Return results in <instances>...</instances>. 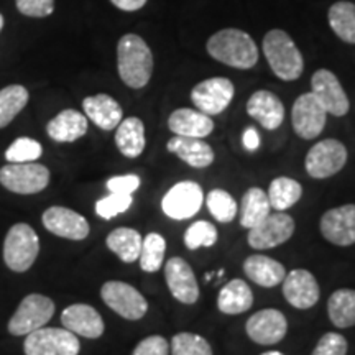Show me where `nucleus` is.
<instances>
[{
  "mask_svg": "<svg viewBox=\"0 0 355 355\" xmlns=\"http://www.w3.org/2000/svg\"><path fill=\"white\" fill-rule=\"evenodd\" d=\"M43 146L37 140L28 139V137H20L8 146L6 152L7 162L12 163H28L35 162L42 157Z\"/></svg>",
  "mask_w": 355,
  "mask_h": 355,
  "instance_id": "39",
  "label": "nucleus"
},
{
  "mask_svg": "<svg viewBox=\"0 0 355 355\" xmlns=\"http://www.w3.org/2000/svg\"><path fill=\"white\" fill-rule=\"evenodd\" d=\"M166 150L175 153L178 158L183 159L193 168H207L214 163L216 153L209 144L202 139H194V137H181L175 135L166 144Z\"/></svg>",
  "mask_w": 355,
  "mask_h": 355,
  "instance_id": "22",
  "label": "nucleus"
},
{
  "mask_svg": "<svg viewBox=\"0 0 355 355\" xmlns=\"http://www.w3.org/2000/svg\"><path fill=\"white\" fill-rule=\"evenodd\" d=\"M115 130V145L123 157L139 158L144 153L146 145L145 125L139 117L122 119Z\"/></svg>",
  "mask_w": 355,
  "mask_h": 355,
  "instance_id": "28",
  "label": "nucleus"
},
{
  "mask_svg": "<svg viewBox=\"0 0 355 355\" xmlns=\"http://www.w3.org/2000/svg\"><path fill=\"white\" fill-rule=\"evenodd\" d=\"M216 242L217 229L207 220L194 222L184 232V245L189 250H198L201 247H212Z\"/></svg>",
  "mask_w": 355,
  "mask_h": 355,
  "instance_id": "38",
  "label": "nucleus"
},
{
  "mask_svg": "<svg viewBox=\"0 0 355 355\" xmlns=\"http://www.w3.org/2000/svg\"><path fill=\"white\" fill-rule=\"evenodd\" d=\"M166 241L163 235L157 232L148 234L141 242L140 250V266L146 273H155L162 268L163 260H165Z\"/></svg>",
  "mask_w": 355,
  "mask_h": 355,
  "instance_id": "35",
  "label": "nucleus"
},
{
  "mask_svg": "<svg viewBox=\"0 0 355 355\" xmlns=\"http://www.w3.org/2000/svg\"><path fill=\"white\" fill-rule=\"evenodd\" d=\"M46 132L58 144H71L86 135L87 117L74 109H66L48 122Z\"/></svg>",
  "mask_w": 355,
  "mask_h": 355,
  "instance_id": "25",
  "label": "nucleus"
},
{
  "mask_svg": "<svg viewBox=\"0 0 355 355\" xmlns=\"http://www.w3.org/2000/svg\"><path fill=\"white\" fill-rule=\"evenodd\" d=\"M204 202L202 188L194 181H181L168 191L162 201L163 212L175 220L191 219Z\"/></svg>",
  "mask_w": 355,
  "mask_h": 355,
  "instance_id": "13",
  "label": "nucleus"
},
{
  "mask_svg": "<svg viewBox=\"0 0 355 355\" xmlns=\"http://www.w3.org/2000/svg\"><path fill=\"white\" fill-rule=\"evenodd\" d=\"M102 301L128 321H139L148 311V303L139 290L123 282H107L101 288Z\"/></svg>",
  "mask_w": 355,
  "mask_h": 355,
  "instance_id": "9",
  "label": "nucleus"
},
{
  "mask_svg": "<svg viewBox=\"0 0 355 355\" xmlns=\"http://www.w3.org/2000/svg\"><path fill=\"white\" fill-rule=\"evenodd\" d=\"M170 354V344L165 337L150 336L140 340L139 345L133 349L132 355H168Z\"/></svg>",
  "mask_w": 355,
  "mask_h": 355,
  "instance_id": "43",
  "label": "nucleus"
},
{
  "mask_svg": "<svg viewBox=\"0 0 355 355\" xmlns=\"http://www.w3.org/2000/svg\"><path fill=\"white\" fill-rule=\"evenodd\" d=\"M263 55L273 74L282 81H296L304 71L301 51L285 30H270L263 37Z\"/></svg>",
  "mask_w": 355,
  "mask_h": 355,
  "instance_id": "3",
  "label": "nucleus"
},
{
  "mask_svg": "<svg viewBox=\"0 0 355 355\" xmlns=\"http://www.w3.org/2000/svg\"><path fill=\"white\" fill-rule=\"evenodd\" d=\"M252 306H254V293L243 279L234 278L220 288L217 296V308L220 313L235 316L245 313Z\"/></svg>",
  "mask_w": 355,
  "mask_h": 355,
  "instance_id": "27",
  "label": "nucleus"
},
{
  "mask_svg": "<svg viewBox=\"0 0 355 355\" xmlns=\"http://www.w3.org/2000/svg\"><path fill=\"white\" fill-rule=\"evenodd\" d=\"M347 148L343 141L326 139L311 146L306 155V173L314 180H326L339 173L347 163Z\"/></svg>",
  "mask_w": 355,
  "mask_h": 355,
  "instance_id": "5",
  "label": "nucleus"
},
{
  "mask_svg": "<svg viewBox=\"0 0 355 355\" xmlns=\"http://www.w3.org/2000/svg\"><path fill=\"white\" fill-rule=\"evenodd\" d=\"M268 201L275 211L285 212L295 206L303 196V186L298 181L288 176H279L270 183Z\"/></svg>",
  "mask_w": 355,
  "mask_h": 355,
  "instance_id": "31",
  "label": "nucleus"
},
{
  "mask_svg": "<svg viewBox=\"0 0 355 355\" xmlns=\"http://www.w3.org/2000/svg\"><path fill=\"white\" fill-rule=\"evenodd\" d=\"M40 254V241L28 224H15L3 242V260L13 272H26Z\"/></svg>",
  "mask_w": 355,
  "mask_h": 355,
  "instance_id": "4",
  "label": "nucleus"
},
{
  "mask_svg": "<svg viewBox=\"0 0 355 355\" xmlns=\"http://www.w3.org/2000/svg\"><path fill=\"white\" fill-rule=\"evenodd\" d=\"M260 355H285V354L278 352V350H270V352H265V354H260Z\"/></svg>",
  "mask_w": 355,
  "mask_h": 355,
  "instance_id": "47",
  "label": "nucleus"
},
{
  "mask_svg": "<svg viewBox=\"0 0 355 355\" xmlns=\"http://www.w3.org/2000/svg\"><path fill=\"white\" fill-rule=\"evenodd\" d=\"M141 242H144V239H141L139 230L130 227L115 229L105 239L109 250H112L123 263H133L135 260H139Z\"/></svg>",
  "mask_w": 355,
  "mask_h": 355,
  "instance_id": "29",
  "label": "nucleus"
},
{
  "mask_svg": "<svg viewBox=\"0 0 355 355\" xmlns=\"http://www.w3.org/2000/svg\"><path fill=\"white\" fill-rule=\"evenodd\" d=\"M15 3L21 15L33 19H43L55 10V0H15Z\"/></svg>",
  "mask_w": 355,
  "mask_h": 355,
  "instance_id": "42",
  "label": "nucleus"
},
{
  "mask_svg": "<svg viewBox=\"0 0 355 355\" xmlns=\"http://www.w3.org/2000/svg\"><path fill=\"white\" fill-rule=\"evenodd\" d=\"M173 355H212L209 343L193 332H180L171 339Z\"/></svg>",
  "mask_w": 355,
  "mask_h": 355,
  "instance_id": "37",
  "label": "nucleus"
},
{
  "mask_svg": "<svg viewBox=\"0 0 355 355\" xmlns=\"http://www.w3.org/2000/svg\"><path fill=\"white\" fill-rule=\"evenodd\" d=\"M329 25L343 42L355 44V3L337 2L327 13Z\"/></svg>",
  "mask_w": 355,
  "mask_h": 355,
  "instance_id": "33",
  "label": "nucleus"
},
{
  "mask_svg": "<svg viewBox=\"0 0 355 355\" xmlns=\"http://www.w3.org/2000/svg\"><path fill=\"white\" fill-rule=\"evenodd\" d=\"M282 283L283 296L296 309H311L316 306L321 296L316 277L304 268H296L286 273Z\"/></svg>",
  "mask_w": 355,
  "mask_h": 355,
  "instance_id": "18",
  "label": "nucleus"
},
{
  "mask_svg": "<svg viewBox=\"0 0 355 355\" xmlns=\"http://www.w3.org/2000/svg\"><path fill=\"white\" fill-rule=\"evenodd\" d=\"M235 87L227 78H209L201 81L191 91V101L202 114L219 115L229 107L234 99Z\"/></svg>",
  "mask_w": 355,
  "mask_h": 355,
  "instance_id": "12",
  "label": "nucleus"
},
{
  "mask_svg": "<svg viewBox=\"0 0 355 355\" xmlns=\"http://www.w3.org/2000/svg\"><path fill=\"white\" fill-rule=\"evenodd\" d=\"M168 290L176 301L183 304H194L199 300V285L191 265L181 257H173L165 265Z\"/></svg>",
  "mask_w": 355,
  "mask_h": 355,
  "instance_id": "17",
  "label": "nucleus"
},
{
  "mask_svg": "<svg viewBox=\"0 0 355 355\" xmlns=\"http://www.w3.org/2000/svg\"><path fill=\"white\" fill-rule=\"evenodd\" d=\"M247 336L260 345L282 343L288 332V321L282 311L268 308L257 311L245 324Z\"/></svg>",
  "mask_w": 355,
  "mask_h": 355,
  "instance_id": "15",
  "label": "nucleus"
},
{
  "mask_svg": "<svg viewBox=\"0 0 355 355\" xmlns=\"http://www.w3.org/2000/svg\"><path fill=\"white\" fill-rule=\"evenodd\" d=\"M211 58L235 69H250L259 63V48L250 35L239 28H224L207 40Z\"/></svg>",
  "mask_w": 355,
  "mask_h": 355,
  "instance_id": "1",
  "label": "nucleus"
},
{
  "mask_svg": "<svg viewBox=\"0 0 355 355\" xmlns=\"http://www.w3.org/2000/svg\"><path fill=\"white\" fill-rule=\"evenodd\" d=\"M24 350L25 355H78L81 344L68 329L43 326L26 336Z\"/></svg>",
  "mask_w": 355,
  "mask_h": 355,
  "instance_id": "6",
  "label": "nucleus"
},
{
  "mask_svg": "<svg viewBox=\"0 0 355 355\" xmlns=\"http://www.w3.org/2000/svg\"><path fill=\"white\" fill-rule=\"evenodd\" d=\"M270 201L261 188L245 191L241 201V225L245 229L255 227L270 214Z\"/></svg>",
  "mask_w": 355,
  "mask_h": 355,
  "instance_id": "32",
  "label": "nucleus"
},
{
  "mask_svg": "<svg viewBox=\"0 0 355 355\" xmlns=\"http://www.w3.org/2000/svg\"><path fill=\"white\" fill-rule=\"evenodd\" d=\"M206 204L211 216L214 217L217 222H222V224L232 222L239 212L237 201L232 198V194H229L227 191L224 189H212L211 193L207 194Z\"/></svg>",
  "mask_w": 355,
  "mask_h": 355,
  "instance_id": "36",
  "label": "nucleus"
},
{
  "mask_svg": "<svg viewBox=\"0 0 355 355\" xmlns=\"http://www.w3.org/2000/svg\"><path fill=\"white\" fill-rule=\"evenodd\" d=\"M50 183V170L38 163H10L0 170V184L17 194H37Z\"/></svg>",
  "mask_w": 355,
  "mask_h": 355,
  "instance_id": "8",
  "label": "nucleus"
},
{
  "mask_svg": "<svg viewBox=\"0 0 355 355\" xmlns=\"http://www.w3.org/2000/svg\"><path fill=\"white\" fill-rule=\"evenodd\" d=\"M133 199L132 194H121V193H110L109 196L102 198L96 204V212L102 219H114L115 216L125 212L132 206Z\"/></svg>",
  "mask_w": 355,
  "mask_h": 355,
  "instance_id": "40",
  "label": "nucleus"
},
{
  "mask_svg": "<svg viewBox=\"0 0 355 355\" xmlns=\"http://www.w3.org/2000/svg\"><path fill=\"white\" fill-rule=\"evenodd\" d=\"M242 141H243V146H245L248 152H255L260 145V137L255 128H247V130L243 132Z\"/></svg>",
  "mask_w": 355,
  "mask_h": 355,
  "instance_id": "46",
  "label": "nucleus"
},
{
  "mask_svg": "<svg viewBox=\"0 0 355 355\" xmlns=\"http://www.w3.org/2000/svg\"><path fill=\"white\" fill-rule=\"evenodd\" d=\"M168 127L175 135L206 139L214 132V121L209 115L194 109H176L168 119Z\"/></svg>",
  "mask_w": 355,
  "mask_h": 355,
  "instance_id": "24",
  "label": "nucleus"
},
{
  "mask_svg": "<svg viewBox=\"0 0 355 355\" xmlns=\"http://www.w3.org/2000/svg\"><path fill=\"white\" fill-rule=\"evenodd\" d=\"M327 314L339 329L355 326V290L343 288L332 293L327 300Z\"/></svg>",
  "mask_w": 355,
  "mask_h": 355,
  "instance_id": "30",
  "label": "nucleus"
},
{
  "mask_svg": "<svg viewBox=\"0 0 355 355\" xmlns=\"http://www.w3.org/2000/svg\"><path fill=\"white\" fill-rule=\"evenodd\" d=\"M42 220L46 230L69 241H84L91 230L86 217L61 206H53L44 211Z\"/></svg>",
  "mask_w": 355,
  "mask_h": 355,
  "instance_id": "19",
  "label": "nucleus"
},
{
  "mask_svg": "<svg viewBox=\"0 0 355 355\" xmlns=\"http://www.w3.org/2000/svg\"><path fill=\"white\" fill-rule=\"evenodd\" d=\"M295 234V220L285 212L268 214L260 224L248 229V245L255 250H270L290 241Z\"/></svg>",
  "mask_w": 355,
  "mask_h": 355,
  "instance_id": "10",
  "label": "nucleus"
},
{
  "mask_svg": "<svg viewBox=\"0 0 355 355\" xmlns=\"http://www.w3.org/2000/svg\"><path fill=\"white\" fill-rule=\"evenodd\" d=\"M2 28H3V17L2 13H0V32H2Z\"/></svg>",
  "mask_w": 355,
  "mask_h": 355,
  "instance_id": "48",
  "label": "nucleus"
},
{
  "mask_svg": "<svg viewBox=\"0 0 355 355\" xmlns=\"http://www.w3.org/2000/svg\"><path fill=\"white\" fill-rule=\"evenodd\" d=\"M53 314L55 303L48 296L33 293L21 300L17 313L8 321V332L12 336H28L30 332L46 326Z\"/></svg>",
  "mask_w": 355,
  "mask_h": 355,
  "instance_id": "7",
  "label": "nucleus"
},
{
  "mask_svg": "<svg viewBox=\"0 0 355 355\" xmlns=\"http://www.w3.org/2000/svg\"><path fill=\"white\" fill-rule=\"evenodd\" d=\"M83 109L86 117L102 130L110 132L122 122L123 110L117 101L109 94L89 96L83 101Z\"/></svg>",
  "mask_w": 355,
  "mask_h": 355,
  "instance_id": "23",
  "label": "nucleus"
},
{
  "mask_svg": "<svg viewBox=\"0 0 355 355\" xmlns=\"http://www.w3.org/2000/svg\"><path fill=\"white\" fill-rule=\"evenodd\" d=\"M28 99V91L20 84H12L0 91V128L7 127L25 109Z\"/></svg>",
  "mask_w": 355,
  "mask_h": 355,
  "instance_id": "34",
  "label": "nucleus"
},
{
  "mask_svg": "<svg viewBox=\"0 0 355 355\" xmlns=\"http://www.w3.org/2000/svg\"><path fill=\"white\" fill-rule=\"evenodd\" d=\"M117 69L122 83L141 89L153 74V55L145 40L135 33L123 35L117 44Z\"/></svg>",
  "mask_w": 355,
  "mask_h": 355,
  "instance_id": "2",
  "label": "nucleus"
},
{
  "mask_svg": "<svg viewBox=\"0 0 355 355\" xmlns=\"http://www.w3.org/2000/svg\"><path fill=\"white\" fill-rule=\"evenodd\" d=\"M140 178L137 175H123L114 176L107 181V189L110 193H121V194H132L139 189Z\"/></svg>",
  "mask_w": 355,
  "mask_h": 355,
  "instance_id": "44",
  "label": "nucleus"
},
{
  "mask_svg": "<svg viewBox=\"0 0 355 355\" xmlns=\"http://www.w3.org/2000/svg\"><path fill=\"white\" fill-rule=\"evenodd\" d=\"M243 273L248 279L263 288H275L286 277L285 266L266 255H250L243 261Z\"/></svg>",
  "mask_w": 355,
  "mask_h": 355,
  "instance_id": "26",
  "label": "nucleus"
},
{
  "mask_svg": "<svg viewBox=\"0 0 355 355\" xmlns=\"http://www.w3.org/2000/svg\"><path fill=\"white\" fill-rule=\"evenodd\" d=\"M327 112L313 92L301 94L291 109L293 130L303 140H313L326 127Z\"/></svg>",
  "mask_w": 355,
  "mask_h": 355,
  "instance_id": "11",
  "label": "nucleus"
},
{
  "mask_svg": "<svg viewBox=\"0 0 355 355\" xmlns=\"http://www.w3.org/2000/svg\"><path fill=\"white\" fill-rule=\"evenodd\" d=\"M311 92L321 102L327 114L334 115V117L347 115L350 109L349 97L332 71L318 69L311 78Z\"/></svg>",
  "mask_w": 355,
  "mask_h": 355,
  "instance_id": "14",
  "label": "nucleus"
},
{
  "mask_svg": "<svg viewBox=\"0 0 355 355\" xmlns=\"http://www.w3.org/2000/svg\"><path fill=\"white\" fill-rule=\"evenodd\" d=\"M347 349L349 344L344 336L337 332H327L319 339L311 355H347Z\"/></svg>",
  "mask_w": 355,
  "mask_h": 355,
  "instance_id": "41",
  "label": "nucleus"
},
{
  "mask_svg": "<svg viewBox=\"0 0 355 355\" xmlns=\"http://www.w3.org/2000/svg\"><path fill=\"white\" fill-rule=\"evenodd\" d=\"M322 237L327 242L339 247H349L355 243V204H344L326 211L321 217Z\"/></svg>",
  "mask_w": 355,
  "mask_h": 355,
  "instance_id": "16",
  "label": "nucleus"
},
{
  "mask_svg": "<svg viewBox=\"0 0 355 355\" xmlns=\"http://www.w3.org/2000/svg\"><path fill=\"white\" fill-rule=\"evenodd\" d=\"M110 2H112L114 6L119 8V10L137 12V10H140V8H144L145 3L148 2V0H110Z\"/></svg>",
  "mask_w": 355,
  "mask_h": 355,
  "instance_id": "45",
  "label": "nucleus"
},
{
  "mask_svg": "<svg viewBox=\"0 0 355 355\" xmlns=\"http://www.w3.org/2000/svg\"><path fill=\"white\" fill-rule=\"evenodd\" d=\"M247 114L255 119L265 130H277L285 119V105L277 94L261 89L248 97Z\"/></svg>",
  "mask_w": 355,
  "mask_h": 355,
  "instance_id": "21",
  "label": "nucleus"
},
{
  "mask_svg": "<svg viewBox=\"0 0 355 355\" xmlns=\"http://www.w3.org/2000/svg\"><path fill=\"white\" fill-rule=\"evenodd\" d=\"M64 329L86 339H99L104 334V321L101 314L89 304H71L61 314Z\"/></svg>",
  "mask_w": 355,
  "mask_h": 355,
  "instance_id": "20",
  "label": "nucleus"
}]
</instances>
